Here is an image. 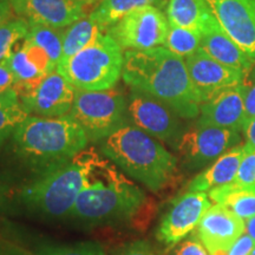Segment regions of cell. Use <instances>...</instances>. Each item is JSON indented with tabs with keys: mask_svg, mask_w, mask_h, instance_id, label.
Masks as SVG:
<instances>
[{
	"mask_svg": "<svg viewBox=\"0 0 255 255\" xmlns=\"http://www.w3.org/2000/svg\"><path fill=\"white\" fill-rule=\"evenodd\" d=\"M21 46H23L25 52H26L28 59H30L31 62L44 73V75H47V73L55 71L57 69L55 63L51 60V58L47 56L45 51L40 49L39 46L34 45V44H32L31 41H28L26 39L23 40Z\"/></svg>",
	"mask_w": 255,
	"mask_h": 255,
	"instance_id": "31",
	"label": "cell"
},
{
	"mask_svg": "<svg viewBox=\"0 0 255 255\" xmlns=\"http://www.w3.org/2000/svg\"><path fill=\"white\" fill-rule=\"evenodd\" d=\"M244 232L245 220L216 203L207 210L196 228L197 238L210 255L227 252Z\"/></svg>",
	"mask_w": 255,
	"mask_h": 255,
	"instance_id": "16",
	"label": "cell"
},
{
	"mask_svg": "<svg viewBox=\"0 0 255 255\" xmlns=\"http://www.w3.org/2000/svg\"><path fill=\"white\" fill-rule=\"evenodd\" d=\"M88 136L70 115L59 117L28 116L12 135L13 151L27 170L69 161L84 150Z\"/></svg>",
	"mask_w": 255,
	"mask_h": 255,
	"instance_id": "4",
	"label": "cell"
},
{
	"mask_svg": "<svg viewBox=\"0 0 255 255\" xmlns=\"http://www.w3.org/2000/svg\"><path fill=\"white\" fill-rule=\"evenodd\" d=\"M12 7L9 0H0V25L8 21L12 18Z\"/></svg>",
	"mask_w": 255,
	"mask_h": 255,
	"instance_id": "39",
	"label": "cell"
},
{
	"mask_svg": "<svg viewBox=\"0 0 255 255\" xmlns=\"http://www.w3.org/2000/svg\"><path fill=\"white\" fill-rule=\"evenodd\" d=\"M242 131L246 138V143H245L246 148L250 150H255V119L245 122Z\"/></svg>",
	"mask_w": 255,
	"mask_h": 255,
	"instance_id": "36",
	"label": "cell"
},
{
	"mask_svg": "<svg viewBox=\"0 0 255 255\" xmlns=\"http://www.w3.org/2000/svg\"><path fill=\"white\" fill-rule=\"evenodd\" d=\"M101 152L155 193L167 187L177 171V158L157 139L131 124L103 139Z\"/></svg>",
	"mask_w": 255,
	"mask_h": 255,
	"instance_id": "5",
	"label": "cell"
},
{
	"mask_svg": "<svg viewBox=\"0 0 255 255\" xmlns=\"http://www.w3.org/2000/svg\"><path fill=\"white\" fill-rule=\"evenodd\" d=\"M173 255H210L202 242L197 238V235H193L182 244L177 246L174 251Z\"/></svg>",
	"mask_w": 255,
	"mask_h": 255,
	"instance_id": "32",
	"label": "cell"
},
{
	"mask_svg": "<svg viewBox=\"0 0 255 255\" xmlns=\"http://www.w3.org/2000/svg\"><path fill=\"white\" fill-rule=\"evenodd\" d=\"M220 26L255 60V0H205Z\"/></svg>",
	"mask_w": 255,
	"mask_h": 255,
	"instance_id": "13",
	"label": "cell"
},
{
	"mask_svg": "<svg viewBox=\"0 0 255 255\" xmlns=\"http://www.w3.org/2000/svg\"><path fill=\"white\" fill-rule=\"evenodd\" d=\"M19 103V96L15 89L0 90V105Z\"/></svg>",
	"mask_w": 255,
	"mask_h": 255,
	"instance_id": "38",
	"label": "cell"
},
{
	"mask_svg": "<svg viewBox=\"0 0 255 255\" xmlns=\"http://www.w3.org/2000/svg\"><path fill=\"white\" fill-rule=\"evenodd\" d=\"M30 116L19 103L0 105V149L9 136L13 135L17 127Z\"/></svg>",
	"mask_w": 255,
	"mask_h": 255,
	"instance_id": "27",
	"label": "cell"
},
{
	"mask_svg": "<svg viewBox=\"0 0 255 255\" xmlns=\"http://www.w3.org/2000/svg\"><path fill=\"white\" fill-rule=\"evenodd\" d=\"M63 33L64 28L30 24V30L25 39L45 51L55 65L58 66L63 55Z\"/></svg>",
	"mask_w": 255,
	"mask_h": 255,
	"instance_id": "24",
	"label": "cell"
},
{
	"mask_svg": "<svg viewBox=\"0 0 255 255\" xmlns=\"http://www.w3.org/2000/svg\"><path fill=\"white\" fill-rule=\"evenodd\" d=\"M30 24L23 18L9 19L0 25V63H6L13 53L14 46L26 38Z\"/></svg>",
	"mask_w": 255,
	"mask_h": 255,
	"instance_id": "26",
	"label": "cell"
},
{
	"mask_svg": "<svg viewBox=\"0 0 255 255\" xmlns=\"http://www.w3.org/2000/svg\"><path fill=\"white\" fill-rule=\"evenodd\" d=\"M254 247V240L245 233L232 245L231 248L227 251V255H251Z\"/></svg>",
	"mask_w": 255,
	"mask_h": 255,
	"instance_id": "34",
	"label": "cell"
},
{
	"mask_svg": "<svg viewBox=\"0 0 255 255\" xmlns=\"http://www.w3.org/2000/svg\"><path fill=\"white\" fill-rule=\"evenodd\" d=\"M209 199L246 220L255 216V189L241 187L235 182L215 188L208 193Z\"/></svg>",
	"mask_w": 255,
	"mask_h": 255,
	"instance_id": "20",
	"label": "cell"
},
{
	"mask_svg": "<svg viewBox=\"0 0 255 255\" xmlns=\"http://www.w3.org/2000/svg\"><path fill=\"white\" fill-rule=\"evenodd\" d=\"M9 4L28 24L65 28L85 17L84 5L77 0H9Z\"/></svg>",
	"mask_w": 255,
	"mask_h": 255,
	"instance_id": "15",
	"label": "cell"
},
{
	"mask_svg": "<svg viewBox=\"0 0 255 255\" xmlns=\"http://www.w3.org/2000/svg\"><path fill=\"white\" fill-rule=\"evenodd\" d=\"M210 13L205 0H170L167 6L169 24L200 34Z\"/></svg>",
	"mask_w": 255,
	"mask_h": 255,
	"instance_id": "21",
	"label": "cell"
},
{
	"mask_svg": "<svg viewBox=\"0 0 255 255\" xmlns=\"http://www.w3.org/2000/svg\"><path fill=\"white\" fill-rule=\"evenodd\" d=\"M234 182L241 187L255 189V150L246 148V155L242 158Z\"/></svg>",
	"mask_w": 255,
	"mask_h": 255,
	"instance_id": "30",
	"label": "cell"
},
{
	"mask_svg": "<svg viewBox=\"0 0 255 255\" xmlns=\"http://www.w3.org/2000/svg\"><path fill=\"white\" fill-rule=\"evenodd\" d=\"M114 255H157L149 242L137 240L124 245Z\"/></svg>",
	"mask_w": 255,
	"mask_h": 255,
	"instance_id": "33",
	"label": "cell"
},
{
	"mask_svg": "<svg viewBox=\"0 0 255 255\" xmlns=\"http://www.w3.org/2000/svg\"><path fill=\"white\" fill-rule=\"evenodd\" d=\"M240 141L241 136L237 130L196 124L183 132L175 149L182 158L184 167L196 170L213 163L223 152L240 144Z\"/></svg>",
	"mask_w": 255,
	"mask_h": 255,
	"instance_id": "10",
	"label": "cell"
},
{
	"mask_svg": "<svg viewBox=\"0 0 255 255\" xmlns=\"http://www.w3.org/2000/svg\"><path fill=\"white\" fill-rule=\"evenodd\" d=\"M168 18L156 6L137 8L107 30L122 49L143 51L164 45Z\"/></svg>",
	"mask_w": 255,
	"mask_h": 255,
	"instance_id": "8",
	"label": "cell"
},
{
	"mask_svg": "<svg viewBox=\"0 0 255 255\" xmlns=\"http://www.w3.org/2000/svg\"><path fill=\"white\" fill-rule=\"evenodd\" d=\"M104 28L92 20L90 17H83L72 25L64 28L63 33V55L62 59H66L97 39ZM60 59V60H62Z\"/></svg>",
	"mask_w": 255,
	"mask_h": 255,
	"instance_id": "23",
	"label": "cell"
},
{
	"mask_svg": "<svg viewBox=\"0 0 255 255\" xmlns=\"http://www.w3.org/2000/svg\"><path fill=\"white\" fill-rule=\"evenodd\" d=\"M36 255H107L102 245L94 241L78 242L73 245H60V246H41Z\"/></svg>",
	"mask_w": 255,
	"mask_h": 255,
	"instance_id": "28",
	"label": "cell"
},
{
	"mask_svg": "<svg viewBox=\"0 0 255 255\" xmlns=\"http://www.w3.org/2000/svg\"><path fill=\"white\" fill-rule=\"evenodd\" d=\"M245 233L250 235L255 242V216L245 221Z\"/></svg>",
	"mask_w": 255,
	"mask_h": 255,
	"instance_id": "40",
	"label": "cell"
},
{
	"mask_svg": "<svg viewBox=\"0 0 255 255\" xmlns=\"http://www.w3.org/2000/svg\"><path fill=\"white\" fill-rule=\"evenodd\" d=\"M122 50L119 43L104 32L76 55L60 60L56 70L77 90H110L122 77Z\"/></svg>",
	"mask_w": 255,
	"mask_h": 255,
	"instance_id": "6",
	"label": "cell"
},
{
	"mask_svg": "<svg viewBox=\"0 0 255 255\" xmlns=\"http://www.w3.org/2000/svg\"><path fill=\"white\" fill-rule=\"evenodd\" d=\"M128 114L131 126L174 148L184 132L181 117L168 105L144 92L131 90L128 97Z\"/></svg>",
	"mask_w": 255,
	"mask_h": 255,
	"instance_id": "9",
	"label": "cell"
},
{
	"mask_svg": "<svg viewBox=\"0 0 255 255\" xmlns=\"http://www.w3.org/2000/svg\"><path fill=\"white\" fill-rule=\"evenodd\" d=\"M246 121L241 84L227 88L203 102L197 126L218 127L240 131Z\"/></svg>",
	"mask_w": 255,
	"mask_h": 255,
	"instance_id": "17",
	"label": "cell"
},
{
	"mask_svg": "<svg viewBox=\"0 0 255 255\" xmlns=\"http://www.w3.org/2000/svg\"><path fill=\"white\" fill-rule=\"evenodd\" d=\"M0 255H31L23 247L9 241L0 240Z\"/></svg>",
	"mask_w": 255,
	"mask_h": 255,
	"instance_id": "37",
	"label": "cell"
},
{
	"mask_svg": "<svg viewBox=\"0 0 255 255\" xmlns=\"http://www.w3.org/2000/svg\"><path fill=\"white\" fill-rule=\"evenodd\" d=\"M193 87L201 101L206 102L225 89L241 84L245 73L219 63L202 49L184 58Z\"/></svg>",
	"mask_w": 255,
	"mask_h": 255,
	"instance_id": "14",
	"label": "cell"
},
{
	"mask_svg": "<svg viewBox=\"0 0 255 255\" xmlns=\"http://www.w3.org/2000/svg\"><path fill=\"white\" fill-rule=\"evenodd\" d=\"M251 255H255V247H254V250L252 251V253H251Z\"/></svg>",
	"mask_w": 255,
	"mask_h": 255,
	"instance_id": "42",
	"label": "cell"
},
{
	"mask_svg": "<svg viewBox=\"0 0 255 255\" xmlns=\"http://www.w3.org/2000/svg\"><path fill=\"white\" fill-rule=\"evenodd\" d=\"M76 89L55 70L47 73L34 88L19 92V102L30 115L39 117H59L68 115L75 101Z\"/></svg>",
	"mask_w": 255,
	"mask_h": 255,
	"instance_id": "12",
	"label": "cell"
},
{
	"mask_svg": "<svg viewBox=\"0 0 255 255\" xmlns=\"http://www.w3.org/2000/svg\"><path fill=\"white\" fill-rule=\"evenodd\" d=\"M242 97H244L246 121L255 119V65L245 73L241 82Z\"/></svg>",
	"mask_w": 255,
	"mask_h": 255,
	"instance_id": "29",
	"label": "cell"
},
{
	"mask_svg": "<svg viewBox=\"0 0 255 255\" xmlns=\"http://www.w3.org/2000/svg\"><path fill=\"white\" fill-rule=\"evenodd\" d=\"M77 122L88 139L103 141L121 128L128 126V100L120 91H76L75 101L69 113Z\"/></svg>",
	"mask_w": 255,
	"mask_h": 255,
	"instance_id": "7",
	"label": "cell"
},
{
	"mask_svg": "<svg viewBox=\"0 0 255 255\" xmlns=\"http://www.w3.org/2000/svg\"><path fill=\"white\" fill-rule=\"evenodd\" d=\"M201 49L213 59L246 73L253 68L255 60L240 49V46L222 30L214 15L207 17L201 30Z\"/></svg>",
	"mask_w": 255,
	"mask_h": 255,
	"instance_id": "18",
	"label": "cell"
},
{
	"mask_svg": "<svg viewBox=\"0 0 255 255\" xmlns=\"http://www.w3.org/2000/svg\"><path fill=\"white\" fill-rule=\"evenodd\" d=\"M246 155L244 143L233 146L215 159L202 173L197 174L188 184V191H207L234 182L239 167Z\"/></svg>",
	"mask_w": 255,
	"mask_h": 255,
	"instance_id": "19",
	"label": "cell"
},
{
	"mask_svg": "<svg viewBox=\"0 0 255 255\" xmlns=\"http://www.w3.org/2000/svg\"><path fill=\"white\" fill-rule=\"evenodd\" d=\"M141 188L129 181L97 151L81 193L78 194L68 218L100 225L128 221L145 203Z\"/></svg>",
	"mask_w": 255,
	"mask_h": 255,
	"instance_id": "2",
	"label": "cell"
},
{
	"mask_svg": "<svg viewBox=\"0 0 255 255\" xmlns=\"http://www.w3.org/2000/svg\"><path fill=\"white\" fill-rule=\"evenodd\" d=\"M212 207L205 191H187L174 200L159 222L156 238L169 248L184 240L197 228L201 219Z\"/></svg>",
	"mask_w": 255,
	"mask_h": 255,
	"instance_id": "11",
	"label": "cell"
},
{
	"mask_svg": "<svg viewBox=\"0 0 255 255\" xmlns=\"http://www.w3.org/2000/svg\"><path fill=\"white\" fill-rule=\"evenodd\" d=\"M163 46L175 55L186 58L200 49L201 34L169 24Z\"/></svg>",
	"mask_w": 255,
	"mask_h": 255,
	"instance_id": "25",
	"label": "cell"
},
{
	"mask_svg": "<svg viewBox=\"0 0 255 255\" xmlns=\"http://www.w3.org/2000/svg\"><path fill=\"white\" fill-rule=\"evenodd\" d=\"M122 78L131 90L141 91L168 105L181 119L193 120L202 104L182 57L164 46L124 53Z\"/></svg>",
	"mask_w": 255,
	"mask_h": 255,
	"instance_id": "1",
	"label": "cell"
},
{
	"mask_svg": "<svg viewBox=\"0 0 255 255\" xmlns=\"http://www.w3.org/2000/svg\"><path fill=\"white\" fill-rule=\"evenodd\" d=\"M163 0H101L100 4L89 15L92 20L104 28V31L129 14L130 12L145 6H161Z\"/></svg>",
	"mask_w": 255,
	"mask_h": 255,
	"instance_id": "22",
	"label": "cell"
},
{
	"mask_svg": "<svg viewBox=\"0 0 255 255\" xmlns=\"http://www.w3.org/2000/svg\"><path fill=\"white\" fill-rule=\"evenodd\" d=\"M77 1L82 2V4L84 5V6H87V5H91V4H94V2L97 1V0H77Z\"/></svg>",
	"mask_w": 255,
	"mask_h": 255,
	"instance_id": "41",
	"label": "cell"
},
{
	"mask_svg": "<svg viewBox=\"0 0 255 255\" xmlns=\"http://www.w3.org/2000/svg\"><path fill=\"white\" fill-rule=\"evenodd\" d=\"M95 149L63 163L28 170L15 194L20 208L45 219L68 218L90 170Z\"/></svg>",
	"mask_w": 255,
	"mask_h": 255,
	"instance_id": "3",
	"label": "cell"
},
{
	"mask_svg": "<svg viewBox=\"0 0 255 255\" xmlns=\"http://www.w3.org/2000/svg\"><path fill=\"white\" fill-rule=\"evenodd\" d=\"M15 78L6 63H0V90L14 89Z\"/></svg>",
	"mask_w": 255,
	"mask_h": 255,
	"instance_id": "35",
	"label": "cell"
}]
</instances>
